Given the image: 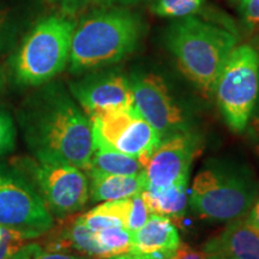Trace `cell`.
Returning <instances> with one entry per match:
<instances>
[{
    "label": "cell",
    "instance_id": "7402d4cb",
    "mask_svg": "<svg viewBox=\"0 0 259 259\" xmlns=\"http://www.w3.org/2000/svg\"><path fill=\"white\" fill-rule=\"evenodd\" d=\"M16 143V128L11 115L0 109V156L12 151Z\"/></svg>",
    "mask_w": 259,
    "mask_h": 259
},
{
    "label": "cell",
    "instance_id": "5b68a950",
    "mask_svg": "<svg viewBox=\"0 0 259 259\" xmlns=\"http://www.w3.org/2000/svg\"><path fill=\"white\" fill-rule=\"evenodd\" d=\"M76 23L64 16H48L35 24L10 60L18 85L40 87L60 73L70 57Z\"/></svg>",
    "mask_w": 259,
    "mask_h": 259
},
{
    "label": "cell",
    "instance_id": "44dd1931",
    "mask_svg": "<svg viewBox=\"0 0 259 259\" xmlns=\"http://www.w3.org/2000/svg\"><path fill=\"white\" fill-rule=\"evenodd\" d=\"M25 238L17 229L3 227L2 240H0V259H11L25 245Z\"/></svg>",
    "mask_w": 259,
    "mask_h": 259
},
{
    "label": "cell",
    "instance_id": "ba28073f",
    "mask_svg": "<svg viewBox=\"0 0 259 259\" xmlns=\"http://www.w3.org/2000/svg\"><path fill=\"white\" fill-rule=\"evenodd\" d=\"M0 226L17 229L27 239L46 234L54 227L30 180L14 166L0 164Z\"/></svg>",
    "mask_w": 259,
    "mask_h": 259
},
{
    "label": "cell",
    "instance_id": "7a4b0ae2",
    "mask_svg": "<svg viewBox=\"0 0 259 259\" xmlns=\"http://www.w3.org/2000/svg\"><path fill=\"white\" fill-rule=\"evenodd\" d=\"M236 45L234 31L194 16L179 18L167 32L168 50L181 73L206 99L213 96L219 74Z\"/></svg>",
    "mask_w": 259,
    "mask_h": 259
},
{
    "label": "cell",
    "instance_id": "30bf717a",
    "mask_svg": "<svg viewBox=\"0 0 259 259\" xmlns=\"http://www.w3.org/2000/svg\"><path fill=\"white\" fill-rule=\"evenodd\" d=\"M130 83L136 109L156 130L162 139L178 132L190 131V121L184 108L160 76L137 72L132 74Z\"/></svg>",
    "mask_w": 259,
    "mask_h": 259
},
{
    "label": "cell",
    "instance_id": "4fadbf2b",
    "mask_svg": "<svg viewBox=\"0 0 259 259\" xmlns=\"http://www.w3.org/2000/svg\"><path fill=\"white\" fill-rule=\"evenodd\" d=\"M181 244L179 232L166 216L151 213L141 228L132 233L131 259H169Z\"/></svg>",
    "mask_w": 259,
    "mask_h": 259
},
{
    "label": "cell",
    "instance_id": "603a6c76",
    "mask_svg": "<svg viewBox=\"0 0 259 259\" xmlns=\"http://www.w3.org/2000/svg\"><path fill=\"white\" fill-rule=\"evenodd\" d=\"M16 34V19L14 12L10 8H0V56Z\"/></svg>",
    "mask_w": 259,
    "mask_h": 259
},
{
    "label": "cell",
    "instance_id": "d6a6232c",
    "mask_svg": "<svg viewBox=\"0 0 259 259\" xmlns=\"http://www.w3.org/2000/svg\"><path fill=\"white\" fill-rule=\"evenodd\" d=\"M209 259H233V258H227V257H219V255H209Z\"/></svg>",
    "mask_w": 259,
    "mask_h": 259
},
{
    "label": "cell",
    "instance_id": "f1b7e54d",
    "mask_svg": "<svg viewBox=\"0 0 259 259\" xmlns=\"http://www.w3.org/2000/svg\"><path fill=\"white\" fill-rule=\"evenodd\" d=\"M246 220H247L257 231H259V194L257 198H255L253 205L251 206L250 211L246 215Z\"/></svg>",
    "mask_w": 259,
    "mask_h": 259
},
{
    "label": "cell",
    "instance_id": "3957f363",
    "mask_svg": "<svg viewBox=\"0 0 259 259\" xmlns=\"http://www.w3.org/2000/svg\"><path fill=\"white\" fill-rule=\"evenodd\" d=\"M259 194L248 166L229 158H210L194 177L189 204L199 218L231 222L244 218Z\"/></svg>",
    "mask_w": 259,
    "mask_h": 259
},
{
    "label": "cell",
    "instance_id": "5bb4252c",
    "mask_svg": "<svg viewBox=\"0 0 259 259\" xmlns=\"http://www.w3.org/2000/svg\"><path fill=\"white\" fill-rule=\"evenodd\" d=\"M209 255L233 259H259V231L246 216L228 222L220 234L212 236L203 246Z\"/></svg>",
    "mask_w": 259,
    "mask_h": 259
},
{
    "label": "cell",
    "instance_id": "52a82bcc",
    "mask_svg": "<svg viewBox=\"0 0 259 259\" xmlns=\"http://www.w3.org/2000/svg\"><path fill=\"white\" fill-rule=\"evenodd\" d=\"M12 166L30 180L53 218H69L88 202L89 180L79 168L28 157L17 158Z\"/></svg>",
    "mask_w": 259,
    "mask_h": 259
},
{
    "label": "cell",
    "instance_id": "d4e9b609",
    "mask_svg": "<svg viewBox=\"0 0 259 259\" xmlns=\"http://www.w3.org/2000/svg\"><path fill=\"white\" fill-rule=\"evenodd\" d=\"M240 12L251 34L259 37V0H241Z\"/></svg>",
    "mask_w": 259,
    "mask_h": 259
},
{
    "label": "cell",
    "instance_id": "83f0119b",
    "mask_svg": "<svg viewBox=\"0 0 259 259\" xmlns=\"http://www.w3.org/2000/svg\"><path fill=\"white\" fill-rule=\"evenodd\" d=\"M51 2L57 3L61 9H64L67 12H74L79 8L85 4L88 0H51Z\"/></svg>",
    "mask_w": 259,
    "mask_h": 259
},
{
    "label": "cell",
    "instance_id": "6da1fadb",
    "mask_svg": "<svg viewBox=\"0 0 259 259\" xmlns=\"http://www.w3.org/2000/svg\"><path fill=\"white\" fill-rule=\"evenodd\" d=\"M18 120L37 161L88 170L94 153L92 120L63 88L48 85L29 97Z\"/></svg>",
    "mask_w": 259,
    "mask_h": 259
},
{
    "label": "cell",
    "instance_id": "ffe728a7",
    "mask_svg": "<svg viewBox=\"0 0 259 259\" xmlns=\"http://www.w3.org/2000/svg\"><path fill=\"white\" fill-rule=\"evenodd\" d=\"M11 259H89L79 254L67 252L50 251L42 247L37 242L25 244Z\"/></svg>",
    "mask_w": 259,
    "mask_h": 259
},
{
    "label": "cell",
    "instance_id": "ac0fdd59",
    "mask_svg": "<svg viewBox=\"0 0 259 259\" xmlns=\"http://www.w3.org/2000/svg\"><path fill=\"white\" fill-rule=\"evenodd\" d=\"M95 239L106 258L130 253L132 246V232L124 227H109L94 232Z\"/></svg>",
    "mask_w": 259,
    "mask_h": 259
},
{
    "label": "cell",
    "instance_id": "484cf974",
    "mask_svg": "<svg viewBox=\"0 0 259 259\" xmlns=\"http://www.w3.org/2000/svg\"><path fill=\"white\" fill-rule=\"evenodd\" d=\"M169 259H209V254L181 242Z\"/></svg>",
    "mask_w": 259,
    "mask_h": 259
},
{
    "label": "cell",
    "instance_id": "8fae6325",
    "mask_svg": "<svg viewBox=\"0 0 259 259\" xmlns=\"http://www.w3.org/2000/svg\"><path fill=\"white\" fill-rule=\"evenodd\" d=\"M199 150V137L191 130L162 139L145 166L147 186L167 187L173 184H187L191 166Z\"/></svg>",
    "mask_w": 259,
    "mask_h": 259
},
{
    "label": "cell",
    "instance_id": "7c38bea8",
    "mask_svg": "<svg viewBox=\"0 0 259 259\" xmlns=\"http://www.w3.org/2000/svg\"><path fill=\"white\" fill-rule=\"evenodd\" d=\"M70 90L89 119L135 106L130 78L118 71L92 73L71 83Z\"/></svg>",
    "mask_w": 259,
    "mask_h": 259
},
{
    "label": "cell",
    "instance_id": "e575fe53",
    "mask_svg": "<svg viewBox=\"0 0 259 259\" xmlns=\"http://www.w3.org/2000/svg\"><path fill=\"white\" fill-rule=\"evenodd\" d=\"M238 2H241V0H238Z\"/></svg>",
    "mask_w": 259,
    "mask_h": 259
},
{
    "label": "cell",
    "instance_id": "836d02e7",
    "mask_svg": "<svg viewBox=\"0 0 259 259\" xmlns=\"http://www.w3.org/2000/svg\"><path fill=\"white\" fill-rule=\"evenodd\" d=\"M2 233H3V226H0V240H2Z\"/></svg>",
    "mask_w": 259,
    "mask_h": 259
},
{
    "label": "cell",
    "instance_id": "4dcf8cb0",
    "mask_svg": "<svg viewBox=\"0 0 259 259\" xmlns=\"http://www.w3.org/2000/svg\"><path fill=\"white\" fill-rule=\"evenodd\" d=\"M94 3H97V4H111V3L120 2V0H92Z\"/></svg>",
    "mask_w": 259,
    "mask_h": 259
},
{
    "label": "cell",
    "instance_id": "277c9868",
    "mask_svg": "<svg viewBox=\"0 0 259 259\" xmlns=\"http://www.w3.org/2000/svg\"><path fill=\"white\" fill-rule=\"evenodd\" d=\"M142 27L137 16L125 10L94 12L74 28L69 65L84 73L118 63L137 47Z\"/></svg>",
    "mask_w": 259,
    "mask_h": 259
},
{
    "label": "cell",
    "instance_id": "4316f807",
    "mask_svg": "<svg viewBox=\"0 0 259 259\" xmlns=\"http://www.w3.org/2000/svg\"><path fill=\"white\" fill-rule=\"evenodd\" d=\"M246 128H248V136L252 139L255 151L259 155V109L255 113H252Z\"/></svg>",
    "mask_w": 259,
    "mask_h": 259
},
{
    "label": "cell",
    "instance_id": "f546056e",
    "mask_svg": "<svg viewBox=\"0 0 259 259\" xmlns=\"http://www.w3.org/2000/svg\"><path fill=\"white\" fill-rule=\"evenodd\" d=\"M5 83H6V76L5 73L0 70V94H2V92L5 88Z\"/></svg>",
    "mask_w": 259,
    "mask_h": 259
},
{
    "label": "cell",
    "instance_id": "8992f818",
    "mask_svg": "<svg viewBox=\"0 0 259 259\" xmlns=\"http://www.w3.org/2000/svg\"><path fill=\"white\" fill-rule=\"evenodd\" d=\"M259 96V53L250 45L236 46L216 80L213 97L235 134L245 131Z\"/></svg>",
    "mask_w": 259,
    "mask_h": 259
},
{
    "label": "cell",
    "instance_id": "1f68e13d",
    "mask_svg": "<svg viewBox=\"0 0 259 259\" xmlns=\"http://www.w3.org/2000/svg\"><path fill=\"white\" fill-rule=\"evenodd\" d=\"M106 259H131V258H130L127 254H124V255H116V257H111V258H106Z\"/></svg>",
    "mask_w": 259,
    "mask_h": 259
},
{
    "label": "cell",
    "instance_id": "e0dca14e",
    "mask_svg": "<svg viewBox=\"0 0 259 259\" xmlns=\"http://www.w3.org/2000/svg\"><path fill=\"white\" fill-rule=\"evenodd\" d=\"M93 142L94 153L88 169H95L108 174H120V176H136L144 171L145 166L138 158L111 148L94 134Z\"/></svg>",
    "mask_w": 259,
    "mask_h": 259
},
{
    "label": "cell",
    "instance_id": "cb8c5ba5",
    "mask_svg": "<svg viewBox=\"0 0 259 259\" xmlns=\"http://www.w3.org/2000/svg\"><path fill=\"white\" fill-rule=\"evenodd\" d=\"M150 216L147 204L142 198L141 194L132 197V209L130 212L127 229L130 232H136L137 229L141 228L142 226L147 222V220Z\"/></svg>",
    "mask_w": 259,
    "mask_h": 259
},
{
    "label": "cell",
    "instance_id": "9c48e42d",
    "mask_svg": "<svg viewBox=\"0 0 259 259\" xmlns=\"http://www.w3.org/2000/svg\"><path fill=\"white\" fill-rule=\"evenodd\" d=\"M90 120L94 135L115 150L141 160L144 166L162 142L160 134L135 106L94 116Z\"/></svg>",
    "mask_w": 259,
    "mask_h": 259
},
{
    "label": "cell",
    "instance_id": "9a60e30c",
    "mask_svg": "<svg viewBox=\"0 0 259 259\" xmlns=\"http://www.w3.org/2000/svg\"><path fill=\"white\" fill-rule=\"evenodd\" d=\"M89 196L93 202H107L131 198L143 192L147 187V178L144 171L136 176L108 174L95 169H88Z\"/></svg>",
    "mask_w": 259,
    "mask_h": 259
},
{
    "label": "cell",
    "instance_id": "d6986e66",
    "mask_svg": "<svg viewBox=\"0 0 259 259\" xmlns=\"http://www.w3.org/2000/svg\"><path fill=\"white\" fill-rule=\"evenodd\" d=\"M203 3L204 0H157L153 10L161 17L179 19L197 14Z\"/></svg>",
    "mask_w": 259,
    "mask_h": 259
},
{
    "label": "cell",
    "instance_id": "2e32d148",
    "mask_svg": "<svg viewBox=\"0 0 259 259\" xmlns=\"http://www.w3.org/2000/svg\"><path fill=\"white\" fill-rule=\"evenodd\" d=\"M141 196L150 213L166 216L171 221L180 220L185 215L189 203L186 183L173 184L167 187L147 186Z\"/></svg>",
    "mask_w": 259,
    "mask_h": 259
}]
</instances>
